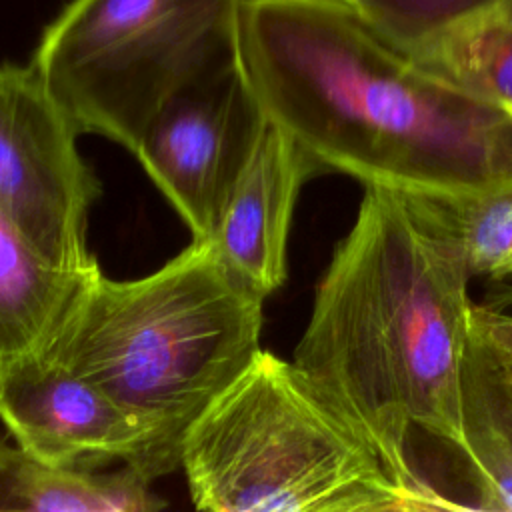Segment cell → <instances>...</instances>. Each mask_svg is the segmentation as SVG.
<instances>
[{
    "label": "cell",
    "mask_w": 512,
    "mask_h": 512,
    "mask_svg": "<svg viewBox=\"0 0 512 512\" xmlns=\"http://www.w3.org/2000/svg\"><path fill=\"white\" fill-rule=\"evenodd\" d=\"M458 242L470 276L512 278V182L458 194H418Z\"/></svg>",
    "instance_id": "obj_14"
},
{
    "label": "cell",
    "mask_w": 512,
    "mask_h": 512,
    "mask_svg": "<svg viewBox=\"0 0 512 512\" xmlns=\"http://www.w3.org/2000/svg\"><path fill=\"white\" fill-rule=\"evenodd\" d=\"M0 420L16 444L46 464L102 468L120 462L150 480L144 426L44 352L24 356L0 374Z\"/></svg>",
    "instance_id": "obj_8"
},
{
    "label": "cell",
    "mask_w": 512,
    "mask_h": 512,
    "mask_svg": "<svg viewBox=\"0 0 512 512\" xmlns=\"http://www.w3.org/2000/svg\"><path fill=\"white\" fill-rule=\"evenodd\" d=\"M428 72L512 114V0H344Z\"/></svg>",
    "instance_id": "obj_9"
},
{
    "label": "cell",
    "mask_w": 512,
    "mask_h": 512,
    "mask_svg": "<svg viewBox=\"0 0 512 512\" xmlns=\"http://www.w3.org/2000/svg\"><path fill=\"white\" fill-rule=\"evenodd\" d=\"M462 432L484 510H512V376L470 322L462 362Z\"/></svg>",
    "instance_id": "obj_12"
},
{
    "label": "cell",
    "mask_w": 512,
    "mask_h": 512,
    "mask_svg": "<svg viewBox=\"0 0 512 512\" xmlns=\"http://www.w3.org/2000/svg\"><path fill=\"white\" fill-rule=\"evenodd\" d=\"M262 308L208 240H192L146 276L90 274L42 352L144 426L154 482L180 468L192 426L262 352Z\"/></svg>",
    "instance_id": "obj_3"
},
{
    "label": "cell",
    "mask_w": 512,
    "mask_h": 512,
    "mask_svg": "<svg viewBox=\"0 0 512 512\" xmlns=\"http://www.w3.org/2000/svg\"><path fill=\"white\" fill-rule=\"evenodd\" d=\"M326 174L288 134L268 126L208 240L220 260L264 300L288 276V236L302 186Z\"/></svg>",
    "instance_id": "obj_10"
},
{
    "label": "cell",
    "mask_w": 512,
    "mask_h": 512,
    "mask_svg": "<svg viewBox=\"0 0 512 512\" xmlns=\"http://www.w3.org/2000/svg\"><path fill=\"white\" fill-rule=\"evenodd\" d=\"M78 134L32 64L0 66V212L48 264L84 278L100 270L86 240L100 182Z\"/></svg>",
    "instance_id": "obj_6"
},
{
    "label": "cell",
    "mask_w": 512,
    "mask_h": 512,
    "mask_svg": "<svg viewBox=\"0 0 512 512\" xmlns=\"http://www.w3.org/2000/svg\"><path fill=\"white\" fill-rule=\"evenodd\" d=\"M180 468L198 510H418L292 360L268 350L192 426Z\"/></svg>",
    "instance_id": "obj_4"
},
{
    "label": "cell",
    "mask_w": 512,
    "mask_h": 512,
    "mask_svg": "<svg viewBox=\"0 0 512 512\" xmlns=\"http://www.w3.org/2000/svg\"><path fill=\"white\" fill-rule=\"evenodd\" d=\"M86 278L48 264L0 212V374L46 348Z\"/></svg>",
    "instance_id": "obj_13"
},
{
    "label": "cell",
    "mask_w": 512,
    "mask_h": 512,
    "mask_svg": "<svg viewBox=\"0 0 512 512\" xmlns=\"http://www.w3.org/2000/svg\"><path fill=\"white\" fill-rule=\"evenodd\" d=\"M240 68L324 172L408 194L512 182V114L428 72L344 0H244Z\"/></svg>",
    "instance_id": "obj_2"
},
{
    "label": "cell",
    "mask_w": 512,
    "mask_h": 512,
    "mask_svg": "<svg viewBox=\"0 0 512 512\" xmlns=\"http://www.w3.org/2000/svg\"><path fill=\"white\" fill-rule=\"evenodd\" d=\"M470 278L458 242L418 194L364 186L292 354L418 510L468 508L418 474L408 446L412 428L458 452L464 446Z\"/></svg>",
    "instance_id": "obj_1"
},
{
    "label": "cell",
    "mask_w": 512,
    "mask_h": 512,
    "mask_svg": "<svg viewBox=\"0 0 512 512\" xmlns=\"http://www.w3.org/2000/svg\"><path fill=\"white\" fill-rule=\"evenodd\" d=\"M244 0H72L32 66L82 132L132 154L180 88L238 58Z\"/></svg>",
    "instance_id": "obj_5"
},
{
    "label": "cell",
    "mask_w": 512,
    "mask_h": 512,
    "mask_svg": "<svg viewBox=\"0 0 512 512\" xmlns=\"http://www.w3.org/2000/svg\"><path fill=\"white\" fill-rule=\"evenodd\" d=\"M268 126L236 58L170 96L148 122L134 156L192 240H210Z\"/></svg>",
    "instance_id": "obj_7"
},
{
    "label": "cell",
    "mask_w": 512,
    "mask_h": 512,
    "mask_svg": "<svg viewBox=\"0 0 512 512\" xmlns=\"http://www.w3.org/2000/svg\"><path fill=\"white\" fill-rule=\"evenodd\" d=\"M470 322L486 338L506 372L512 376V314L490 306L472 304Z\"/></svg>",
    "instance_id": "obj_15"
},
{
    "label": "cell",
    "mask_w": 512,
    "mask_h": 512,
    "mask_svg": "<svg viewBox=\"0 0 512 512\" xmlns=\"http://www.w3.org/2000/svg\"><path fill=\"white\" fill-rule=\"evenodd\" d=\"M166 500L128 466L60 468L0 438V512H156Z\"/></svg>",
    "instance_id": "obj_11"
}]
</instances>
